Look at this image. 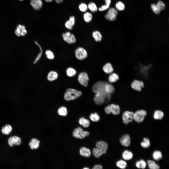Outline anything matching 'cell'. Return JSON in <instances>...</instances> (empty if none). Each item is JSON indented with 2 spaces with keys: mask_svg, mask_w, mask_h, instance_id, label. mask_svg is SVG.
I'll return each mask as SVG.
<instances>
[{
  "mask_svg": "<svg viewBox=\"0 0 169 169\" xmlns=\"http://www.w3.org/2000/svg\"><path fill=\"white\" fill-rule=\"evenodd\" d=\"M106 83L99 81L96 83L92 86V90L95 93L94 101L97 105H100L107 103L110 100L111 94L107 93L104 89V85Z\"/></svg>",
  "mask_w": 169,
  "mask_h": 169,
  "instance_id": "obj_1",
  "label": "cell"
},
{
  "mask_svg": "<svg viewBox=\"0 0 169 169\" xmlns=\"http://www.w3.org/2000/svg\"><path fill=\"white\" fill-rule=\"evenodd\" d=\"M82 92L75 89L69 88L66 89L64 95V98L67 101L74 100L82 95Z\"/></svg>",
  "mask_w": 169,
  "mask_h": 169,
  "instance_id": "obj_2",
  "label": "cell"
},
{
  "mask_svg": "<svg viewBox=\"0 0 169 169\" xmlns=\"http://www.w3.org/2000/svg\"><path fill=\"white\" fill-rule=\"evenodd\" d=\"M89 132L86 131H84L80 127H78L75 129L73 133V136L75 138L78 139H83L89 135Z\"/></svg>",
  "mask_w": 169,
  "mask_h": 169,
  "instance_id": "obj_3",
  "label": "cell"
},
{
  "mask_svg": "<svg viewBox=\"0 0 169 169\" xmlns=\"http://www.w3.org/2000/svg\"><path fill=\"white\" fill-rule=\"evenodd\" d=\"M118 14V11L115 8H109L105 14V17L107 20L114 21L116 20Z\"/></svg>",
  "mask_w": 169,
  "mask_h": 169,
  "instance_id": "obj_4",
  "label": "cell"
},
{
  "mask_svg": "<svg viewBox=\"0 0 169 169\" xmlns=\"http://www.w3.org/2000/svg\"><path fill=\"white\" fill-rule=\"evenodd\" d=\"M147 114L146 111L144 110L140 109L136 111L134 113V120L138 123L142 122Z\"/></svg>",
  "mask_w": 169,
  "mask_h": 169,
  "instance_id": "obj_5",
  "label": "cell"
},
{
  "mask_svg": "<svg viewBox=\"0 0 169 169\" xmlns=\"http://www.w3.org/2000/svg\"><path fill=\"white\" fill-rule=\"evenodd\" d=\"M122 119L123 122L126 125L132 122L134 120V112L128 111H124L122 114Z\"/></svg>",
  "mask_w": 169,
  "mask_h": 169,
  "instance_id": "obj_6",
  "label": "cell"
},
{
  "mask_svg": "<svg viewBox=\"0 0 169 169\" xmlns=\"http://www.w3.org/2000/svg\"><path fill=\"white\" fill-rule=\"evenodd\" d=\"M76 58L79 60H82L88 56V53L86 50L82 47H79L76 49L75 52Z\"/></svg>",
  "mask_w": 169,
  "mask_h": 169,
  "instance_id": "obj_7",
  "label": "cell"
},
{
  "mask_svg": "<svg viewBox=\"0 0 169 169\" xmlns=\"http://www.w3.org/2000/svg\"><path fill=\"white\" fill-rule=\"evenodd\" d=\"M62 35L63 40L69 44L74 43L76 42L75 36L69 32L67 31L63 33Z\"/></svg>",
  "mask_w": 169,
  "mask_h": 169,
  "instance_id": "obj_8",
  "label": "cell"
},
{
  "mask_svg": "<svg viewBox=\"0 0 169 169\" xmlns=\"http://www.w3.org/2000/svg\"><path fill=\"white\" fill-rule=\"evenodd\" d=\"M78 80L79 83L85 87L88 85L89 78L88 74L84 72H82L79 75Z\"/></svg>",
  "mask_w": 169,
  "mask_h": 169,
  "instance_id": "obj_9",
  "label": "cell"
},
{
  "mask_svg": "<svg viewBox=\"0 0 169 169\" xmlns=\"http://www.w3.org/2000/svg\"><path fill=\"white\" fill-rule=\"evenodd\" d=\"M119 141L122 146L126 147H129L131 144V138L129 135L128 134H125L122 135L120 137Z\"/></svg>",
  "mask_w": 169,
  "mask_h": 169,
  "instance_id": "obj_10",
  "label": "cell"
},
{
  "mask_svg": "<svg viewBox=\"0 0 169 169\" xmlns=\"http://www.w3.org/2000/svg\"><path fill=\"white\" fill-rule=\"evenodd\" d=\"M144 86V84L142 81L137 80H134L131 84L132 88L138 91H141Z\"/></svg>",
  "mask_w": 169,
  "mask_h": 169,
  "instance_id": "obj_11",
  "label": "cell"
},
{
  "mask_svg": "<svg viewBox=\"0 0 169 169\" xmlns=\"http://www.w3.org/2000/svg\"><path fill=\"white\" fill-rule=\"evenodd\" d=\"M21 141L20 138L16 136L10 137L8 140V144L11 146H12L14 145L16 146L19 145L21 143Z\"/></svg>",
  "mask_w": 169,
  "mask_h": 169,
  "instance_id": "obj_12",
  "label": "cell"
},
{
  "mask_svg": "<svg viewBox=\"0 0 169 169\" xmlns=\"http://www.w3.org/2000/svg\"><path fill=\"white\" fill-rule=\"evenodd\" d=\"M96 147L102 151L104 154L106 153L108 148V145L106 142L102 141H98L96 143Z\"/></svg>",
  "mask_w": 169,
  "mask_h": 169,
  "instance_id": "obj_13",
  "label": "cell"
},
{
  "mask_svg": "<svg viewBox=\"0 0 169 169\" xmlns=\"http://www.w3.org/2000/svg\"><path fill=\"white\" fill-rule=\"evenodd\" d=\"M30 3L34 9L37 10H40L43 5L42 0H31Z\"/></svg>",
  "mask_w": 169,
  "mask_h": 169,
  "instance_id": "obj_14",
  "label": "cell"
},
{
  "mask_svg": "<svg viewBox=\"0 0 169 169\" xmlns=\"http://www.w3.org/2000/svg\"><path fill=\"white\" fill-rule=\"evenodd\" d=\"M79 153L81 156L86 157H90L91 154V152L90 149L85 147H82L80 148Z\"/></svg>",
  "mask_w": 169,
  "mask_h": 169,
  "instance_id": "obj_15",
  "label": "cell"
},
{
  "mask_svg": "<svg viewBox=\"0 0 169 169\" xmlns=\"http://www.w3.org/2000/svg\"><path fill=\"white\" fill-rule=\"evenodd\" d=\"M75 23V18L74 16H71L70 17L69 20L65 22V26L68 29L71 30L73 28Z\"/></svg>",
  "mask_w": 169,
  "mask_h": 169,
  "instance_id": "obj_16",
  "label": "cell"
},
{
  "mask_svg": "<svg viewBox=\"0 0 169 169\" xmlns=\"http://www.w3.org/2000/svg\"><path fill=\"white\" fill-rule=\"evenodd\" d=\"M103 69L104 71L107 74L112 73L114 69L112 64L109 62L106 63L103 66Z\"/></svg>",
  "mask_w": 169,
  "mask_h": 169,
  "instance_id": "obj_17",
  "label": "cell"
},
{
  "mask_svg": "<svg viewBox=\"0 0 169 169\" xmlns=\"http://www.w3.org/2000/svg\"><path fill=\"white\" fill-rule=\"evenodd\" d=\"M133 155L131 151L126 150L123 151L122 154V156L124 159L126 160H129L132 159Z\"/></svg>",
  "mask_w": 169,
  "mask_h": 169,
  "instance_id": "obj_18",
  "label": "cell"
},
{
  "mask_svg": "<svg viewBox=\"0 0 169 169\" xmlns=\"http://www.w3.org/2000/svg\"><path fill=\"white\" fill-rule=\"evenodd\" d=\"M110 105L111 113L114 115H119L120 111V109L119 105L114 104H111Z\"/></svg>",
  "mask_w": 169,
  "mask_h": 169,
  "instance_id": "obj_19",
  "label": "cell"
},
{
  "mask_svg": "<svg viewBox=\"0 0 169 169\" xmlns=\"http://www.w3.org/2000/svg\"><path fill=\"white\" fill-rule=\"evenodd\" d=\"M40 141L35 138L32 139L29 143V145L31 148L32 150L37 149L39 147Z\"/></svg>",
  "mask_w": 169,
  "mask_h": 169,
  "instance_id": "obj_20",
  "label": "cell"
},
{
  "mask_svg": "<svg viewBox=\"0 0 169 169\" xmlns=\"http://www.w3.org/2000/svg\"><path fill=\"white\" fill-rule=\"evenodd\" d=\"M164 116V114L163 112L159 110L155 111L153 115L154 118L156 120H161L163 118Z\"/></svg>",
  "mask_w": 169,
  "mask_h": 169,
  "instance_id": "obj_21",
  "label": "cell"
},
{
  "mask_svg": "<svg viewBox=\"0 0 169 169\" xmlns=\"http://www.w3.org/2000/svg\"><path fill=\"white\" fill-rule=\"evenodd\" d=\"M58 77V74L56 71H52L50 72L47 76V79L50 81H52L57 79Z\"/></svg>",
  "mask_w": 169,
  "mask_h": 169,
  "instance_id": "obj_22",
  "label": "cell"
},
{
  "mask_svg": "<svg viewBox=\"0 0 169 169\" xmlns=\"http://www.w3.org/2000/svg\"><path fill=\"white\" fill-rule=\"evenodd\" d=\"M152 156L154 159L156 161L161 159L163 158L162 153L159 150H154L152 153Z\"/></svg>",
  "mask_w": 169,
  "mask_h": 169,
  "instance_id": "obj_23",
  "label": "cell"
},
{
  "mask_svg": "<svg viewBox=\"0 0 169 169\" xmlns=\"http://www.w3.org/2000/svg\"><path fill=\"white\" fill-rule=\"evenodd\" d=\"M78 122L80 125L85 128L88 127L90 125L89 121L83 117H81L79 119Z\"/></svg>",
  "mask_w": 169,
  "mask_h": 169,
  "instance_id": "obj_24",
  "label": "cell"
},
{
  "mask_svg": "<svg viewBox=\"0 0 169 169\" xmlns=\"http://www.w3.org/2000/svg\"><path fill=\"white\" fill-rule=\"evenodd\" d=\"M105 4L98 8V10L100 11L103 12L108 9L110 6L111 0H104Z\"/></svg>",
  "mask_w": 169,
  "mask_h": 169,
  "instance_id": "obj_25",
  "label": "cell"
},
{
  "mask_svg": "<svg viewBox=\"0 0 169 169\" xmlns=\"http://www.w3.org/2000/svg\"><path fill=\"white\" fill-rule=\"evenodd\" d=\"M92 36L95 40L96 42H99L102 40V35L100 32L99 31L96 30L93 31L92 34Z\"/></svg>",
  "mask_w": 169,
  "mask_h": 169,
  "instance_id": "obj_26",
  "label": "cell"
},
{
  "mask_svg": "<svg viewBox=\"0 0 169 169\" xmlns=\"http://www.w3.org/2000/svg\"><path fill=\"white\" fill-rule=\"evenodd\" d=\"M104 89L106 92L109 94H111L115 91V88L111 84L106 83L104 87Z\"/></svg>",
  "mask_w": 169,
  "mask_h": 169,
  "instance_id": "obj_27",
  "label": "cell"
},
{
  "mask_svg": "<svg viewBox=\"0 0 169 169\" xmlns=\"http://www.w3.org/2000/svg\"><path fill=\"white\" fill-rule=\"evenodd\" d=\"M147 164L149 169H159L160 167L154 161L148 160Z\"/></svg>",
  "mask_w": 169,
  "mask_h": 169,
  "instance_id": "obj_28",
  "label": "cell"
},
{
  "mask_svg": "<svg viewBox=\"0 0 169 169\" xmlns=\"http://www.w3.org/2000/svg\"><path fill=\"white\" fill-rule=\"evenodd\" d=\"M135 165L136 167L138 168L144 169L146 168L147 163L144 160L141 159L136 162Z\"/></svg>",
  "mask_w": 169,
  "mask_h": 169,
  "instance_id": "obj_29",
  "label": "cell"
},
{
  "mask_svg": "<svg viewBox=\"0 0 169 169\" xmlns=\"http://www.w3.org/2000/svg\"><path fill=\"white\" fill-rule=\"evenodd\" d=\"M143 141L141 142L140 145L141 146L144 148H147L150 147V142L149 139L146 137L143 138Z\"/></svg>",
  "mask_w": 169,
  "mask_h": 169,
  "instance_id": "obj_30",
  "label": "cell"
},
{
  "mask_svg": "<svg viewBox=\"0 0 169 169\" xmlns=\"http://www.w3.org/2000/svg\"><path fill=\"white\" fill-rule=\"evenodd\" d=\"M92 15L90 12L87 11L84 12L83 14V19L86 23H88L91 22L92 19Z\"/></svg>",
  "mask_w": 169,
  "mask_h": 169,
  "instance_id": "obj_31",
  "label": "cell"
},
{
  "mask_svg": "<svg viewBox=\"0 0 169 169\" xmlns=\"http://www.w3.org/2000/svg\"><path fill=\"white\" fill-rule=\"evenodd\" d=\"M35 43L38 47L40 50V52L37 55L35 58L34 61V64H36L40 59L42 55L43 51L40 45L36 41L35 42Z\"/></svg>",
  "mask_w": 169,
  "mask_h": 169,
  "instance_id": "obj_32",
  "label": "cell"
},
{
  "mask_svg": "<svg viewBox=\"0 0 169 169\" xmlns=\"http://www.w3.org/2000/svg\"><path fill=\"white\" fill-rule=\"evenodd\" d=\"M12 130V127L9 125L7 124L5 126L2 127L1 131L4 134L7 135L9 134Z\"/></svg>",
  "mask_w": 169,
  "mask_h": 169,
  "instance_id": "obj_33",
  "label": "cell"
},
{
  "mask_svg": "<svg viewBox=\"0 0 169 169\" xmlns=\"http://www.w3.org/2000/svg\"><path fill=\"white\" fill-rule=\"evenodd\" d=\"M116 165L119 168L124 169H126L127 166L126 162L124 160L121 159L117 161L116 163Z\"/></svg>",
  "mask_w": 169,
  "mask_h": 169,
  "instance_id": "obj_34",
  "label": "cell"
},
{
  "mask_svg": "<svg viewBox=\"0 0 169 169\" xmlns=\"http://www.w3.org/2000/svg\"><path fill=\"white\" fill-rule=\"evenodd\" d=\"M108 80L111 83H115L119 79V77L117 74L111 73L109 76Z\"/></svg>",
  "mask_w": 169,
  "mask_h": 169,
  "instance_id": "obj_35",
  "label": "cell"
},
{
  "mask_svg": "<svg viewBox=\"0 0 169 169\" xmlns=\"http://www.w3.org/2000/svg\"><path fill=\"white\" fill-rule=\"evenodd\" d=\"M88 9L92 12L94 13L96 12L98 10V8L96 4L94 2H90L87 5Z\"/></svg>",
  "mask_w": 169,
  "mask_h": 169,
  "instance_id": "obj_36",
  "label": "cell"
},
{
  "mask_svg": "<svg viewBox=\"0 0 169 169\" xmlns=\"http://www.w3.org/2000/svg\"><path fill=\"white\" fill-rule=\"evenodd\" d=\"M77 73L76 71L74 68L72 67L68 68L66 70L67 75L69 77H72L76 75Z\"/></svg>",
  "mask_w": 169,
  "mask_h": 169,
  "instance_id": "obj_37",
  "label": "cell"
},
{
  "mask_svg": "<svg viewBox=\"0 0 169 169\" xmlns=\"http://www.w3.org/2000/svg\"><path fill=\"white\" fill-rule=\"evenodd\" d=\"M89 118L92 121L94 122H98L100 119V116L96 112L91 114L89 116Z\"/></svg>",
  "mask_w": 169,
  "mask_h": 169,
  "instance_id": "obj_38",
  "label": "cell"
},
{
  "mask_svg": "<svg viewBox=\"0 0 169 169\" xmlns=\"http://www.w3.org/2000/svg\"><path fill=\"white\" fill-rule=\"evenodd\" d=\"M58 113L60 115L66 116L68 113L67 109L64 106H62L58 109Z\"/></svg>",
  "mask_w": 169,
  "mask_h": 169,
  "instance_id": "obj_39",
  "label": "cell"
},
{
  "mask_svg": "<svg viewBox=\"0 0 169 169\" xmlns=\"http://www.w3.org/2000/svg\"><path fill=\"white\" fill-rule=\"evenodd\" d=\"M92 153L94 156L96 158H99L104 154L102 151L96 147L94 148Z\"/></svg>",
  "mask_w": 169,
  "mask_h": 169,
  "instance_id": "obj_40",
  "label": "cell"
},
{
  "mask_svg": "<svg viewBox=\"0 0 169 169\" xmlns=\"http://www.w3.org/2000/svg\"><path fill=\"white\" fill-rule=\"evenodd\" d=\"M115 7V8L117 11H122L124 9L125 5L122 2L119 1L117 2L116 3Z\"/></svg>",
  "mask_w": 169,
  "mask_h": 169,
  "instance_id": "obj_41",
  "label": "cell"
},
{
  "mask_svg": "<svg viewBox=\"0 0 169 169\" xmlns=\"http://www.w3.org/2000/svg\"><path fill=\"white\" fill-rule=\"evenodd\" d=\"M151 8L153 12L156 14H159L161 12V10L157 4H152L151 5Z\"/></svg>",
  "mask_w": 169,
  "mask_h": 169,
  "instance_id": "obj_42",
  "label": "cell"
},
{
  "mask_svg": "<svg viewBox=\"0 0 169 169\" xmlns=\"http://www.w3.org/2000/svg\"><path fill=\"white\" fill-rule=\"evenodd\" d=\"M79 8L81 12L84 13L86 12L88 9L87 5L84 3H82L79 5Z\"/></svg>",
  "mask_w": 169,
  "mask_h": 169,
  "instance_id": "obj_43",
  "label": "cell"
},
{
  "mask_svg": "<svg viewBox=\"0 0 169 169\" xmlns=\"http://www.w3.org/2000/svg\"><path fill=\"white\" fill-rule=\"evenodd\" d=\"M47 58L50 60H53L54 58V55L53 52L50 50H46L45 52Z\"/></svg>",
  "mask_w": 169,
  "mask_h": 169,
  "instance_id": "obj_44",
  "label": "cell"
},
{
  "mask_svg": "<svg viewBox=\"0 0 169 169\" xmlns=\"http://www.w3.org/2000/svg\"><path fill=\"white\" fill-rule=\"evenodd\" d=\"M157 4L161 10H164L165 9V5L164 3L161 1H158Z\"/></svg>",
  "mask_w": 169,
  "mask_h": 169,
  "instance_id": "obj_45",
  "label": "cell"
},
{
  "mask_svg": "<svg viewBox=\"0 0 169 169\" xmlns=\"http://www.w3.org/2000/svg\"><path fill=\"white\" fill-rule=\"evenodd\" d=\"M104 111L105 113L107 114H109L111 113V107L110 105L106 106L104 108Z\"/></svg>",
  "mask_w": 169,
  "mask_h": 169,
  "instance_id": "obj_46",
  "label": "cell"
},
{
  "mask_svg": "<svg viewBox=\"0 0 169 169\" xmlns=\"http://www.w3.org/2000/svg\"><path fill=\"white\" fill-rule=\"evenodd\" d=\"M92 169H102V167L101 165L100 164H97L94 165Z\"/></svg>",
  "mask_w": 169,
  "mask_h": 169,
  "instance_id": "obj_47",
  "label": "cell"
},
{
  "mask_svg": "<svg viewBox=\"0 0 169 169\" xmlns=\"http://www.w3.org/2000/svg\"><path fill=\"white\" fill-rule=\"evenodd\" d=\"M15 34L18 37H20L21 36V31L19 30L16 29L15 31Z\"/></svg>",
  "mask_w": 169,
  "mask_h": 169,
  "instance_id": "obj_48",
  "label": "cell"
},
{
  "mask_svg": "<svg viewBox=\"0 0 169 169\" xmlns=\"http://www.w3.org/2000/svg\"><path fill=\"white\" fill-rule=\"evenodd\" d=\"M21 35L23 36H25L27 33V31L25 29L21 30Z\"/></svg>",
  "mask_w": 169,
  "mask_h": 169,
  "instance_id": "obj_49",
  "label": "cell"
},
{
  "mask_svg": "<svg viewBox=\"0 0 169 169\" xmlns=\"http://www.w3.org/2000/svg\"><path fill=\"white\" fill-rule=\"evenodd\" d=\"M63 0H55L56 2L58 3H62Z\"/></svg>",
  "mask_w": 169,
  "mask_h": 169,
  "instance_id": "obj_50",
  "label": "cell"
},
{
  "mask_svg": "<svg viewBox=\"0 0 169 169\" xmlns=\"http://www.w3.org/2000/svg\"><path fill=\"white\" fill-rule=\"evenodd\" d=\"M45 1L47 2H51L53 0H44Z\"/></svg>",
  "mask_w": 169,
  "mask_h": 169,
  "instance_id": "obj_51",
  "label": "cell"
},
{
  "mask_svg": "<svg viewBox=\"0 0 169 169\" xmlns=\"http://www.w3.org/2000/svg\"><path fill=\"white\" fill-rule=\"evenodd\" d=\"M84 169H88L89 168L87 167H85V168H84Z\"/></svg>",
  "mask_w": 169,
  "mask_h": 169,
  "instance_id": "obj_52",
  "label": "cell"
},
{
  "mask_svg": "<svg viewBox=\"0 0 169 169\" xmlns=\"http://www.w3.org/2000/svg\"><path fill=\"white\" fill-rule=\"evenodd\" d=\"M20 0V1H23V0Z\"/></svg>",
  "mask_w": 169,
  "mask_h": 169,
  "instance_id": "obj_53",
  "label": "cell"
}]
</instances>
